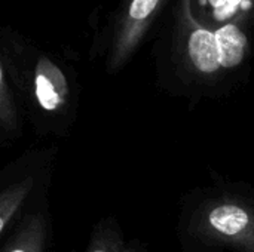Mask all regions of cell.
Masks as SVG:
<instances>
[{"mask_svg": "<svg viewBox=\"0 0 254 252\" xmlns=\"http://www.w3.org/2000/svg\"><path fill=\"white\" fill-rule=\"evenodd\" d=\"M162 25L159 56L182 83L213 88L229 80L216 27L201 15L195 0H174Z\"/></svg>", "mask_w": 254, "mask_h": 252, "instance_id": "obj_1", "label": "cell"}, {"mask_svg": "<svg viewBox=\"0 0 254 252\" xmlns=\"http://www.w3.org/2000/svg\"><path fill=\"white\" fill-rule=\"evenodd\" d=\"M0 71L7 76L16 95L42 114L58 117L70 110L73 82L68 68L6 27L1 30Z\"/></svg>", "mask_w": 254, "mask_h": 252, "instance_id": "obj_2", "label": "cell"}, {"mask_svg": "<svg viewBox=\"0 0 254 252\" xmlns=\"http://www.w3.org/2000/svg\"><path fill=\"white\" fill-rule=\"evenodd\" d=\"M188 230L204 245L254 252V205L237 196L211 199L196 208Z\"/></svg>", "mask_w": 254, "mask_h": 252, "instance_id": "obj_3", "label": "cell"}, {"mask_svg": "<svg viewBox=\"0 0 254 252\" xmlns=\"http://www.w3.org/2000/svg\"><path fill=\"white\" fill-rule=\"evenodd\" d=\"M174 0H119L104 31L106 67L110 73L122 70L152 30L162 21Z\"/></svg>", "mask_w": 254, "mask_h": 252, "instance_id": "obj_4", "label": "cell"}, {"mask_svg": "<svg viewBox=\"0 0 254 252\" xmlns=\"http://www.w3.org/2000/svg\"><path fill=\"white\" fill-rule=\"evenodd\" d=\"M48 217L43 212L28 215L4 247V252H46Z\"/></svg>", "mask_w": 254, "mask_h": 252, "instance_id": "obj_5", "label": "cell"}, {"mask_svg": "<svg viewBox=\"0 0 254 252\" xmlns=\"http://www.w3.org/2000/svg\"><path fill=\"white\" fill-rule=\"evenodd\" d=\"M201 15L211 18L223 25L226 22H241L253 27L254 0H195Z\"/></svg>", "mask_w": 254, "mask_h": 252, "instance_id": "obj_6", "label": "cell"}, {"mask_svg": "<svg viewBox=\"0 0 254 252\" xmlns=\"http://www.w3.org/2000/svg\"><path fill=\"white\" fill-rule=\"evenodd\" d=\"M34 177H25L18 183L1 190L0 195V233L4 235L15 217L19 214L24 202L34 187Z\"/></svg>", "mask_w": 254, "mask_h": 252, "instance_id": "obj_7", "label": "cell"}, {"mask_svg": "<svg viewBox=\"0 0 254 252\" xmlns=\"http://www.w3.org/2000/svg\"><path fill=\"white\" fill-rule=\"evenodd\" d=\"M83 252H143L137 245L127 242L122 232L109 221L98 224Z\"/></svg>", "mask_w": 254, "mask_h": 252, "instance_id": "obj_8", "label": "cell"}, {"mask_svg": "<svg viewBox=\"0 0 254 252\" xmlns=\"http://www.w3.org/2000/svg\"><path fill=\"white\" fill-rule=\"evenodd\" d=\"M16 92L7 76L0 71V128L4 137H15L19 134V111L16 102Z\"/></svg>", "mask_w": 254, "mask_h": 252, "instance_id": "obj_9", "label": "cell"}]
</instances>
